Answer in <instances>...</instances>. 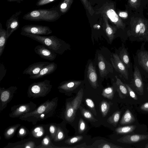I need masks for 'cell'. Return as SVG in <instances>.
Segmentation results:
<instances>
[{"instance_id": "52a82bcc", "label": "cell", "mask_w": 148, "mask_h": 148, "mask_svg": "<svg viewBox=\"0 0 148 148\" xmlns=\"http://www.w3.org/2000/svg\"><path fill=\"white\" fill-rule=\"evenodd\" d=\"M143 42L140 49L137 50L134 57V64L137 67L143 77L148 79V51Z\"/></svg>"}, {"instance_id": "c3c4849f", "label": "cell", "mask_w": 148, "mask_h": 148, "mask_svg": "<svg viewBox=\"0 0 148 148\" xmlns=\"http://www.w3.org/2000/svg\"><path fill=\"white\" fill-rule=\"evenodd\" d=\"M127 89L128 93L130 96L134 100H136L138 99L137 96L131 88L129 84H125Z\"/></svg>"}, {"instance_id": "7dc6e473", "label": "cell", "mask_w": 148, "mask_h": 148, "mask_svg": "<svg viewBox=\"0 0 148 148\" xmlns=\"http://www.w3.org/2000/svg\"><path fill=\"white\" fill-rule=\"evenodd\" d=\"M6 69L3 63L0 64V82L5 75Z\"/></svg>"}, {"instance_id": "f907efd6", "label": "cell", "mask_w": 148, "mask_h": 148, "mask_svg": "<svg viewBox=\"0 0 148 148\" xmlns=\"http://www.w3.org/2000/svg\"><path fill=\"white\" fill-rule=\"evenodd\" d=\"M56 0H38L36 5L38 6H42Z\"/></svg>"}, {"instance_id": "ac0fdd59", "label": "cell", "mask_w": 148, "mask_h": 148, "mask_svg": "<svg viewBox=\"0 0 148 148\" xmlns=\"http://www.w3.org/2000/svg\"><path fill=\"white\" fill-rule=\"evenodd\" d=\"M148 139V135L144 134L128 135L124 136L117 140L120 143L132 144Z\"/></svg>"}, {"instance_id": "6da1fadb", "label": "cell", "mask_w": 148, "mask_h": 148, "mask_svg": "<svg viewBox=\"0 0 148 148\" xmlns=\"http://www.w3.org/2000/svg\"><path fill=\"white\" fill-rule=\"evenodd\" d=\"M126 24V34L130 41L148 42V19L143 12L133 11Z\"/></svg>"}, {"instance_id": "9a60e30c", "label": "cell", "mask_w": 148, "mask_h": 148, "mask_svg": "<svg viewBox=\"0 0 148 148\" xmlns=\"http://www.w3.org/2000/svg\"><path fill=\"white\" fill-rule=\"evenodd\" d=\"M119 50V53L117 54L119 58L127 69L133 72L132 64L131 61L127 48H126L124 44L122 43L121 47Z\"/></svg>"}, {"instance_id": "ab89813d", "label": "cell", "mask_w": 148, "mask_h": 148, "mask_svg": "<svg viewBox=\"0 0 148 148\" xmlns=\"http://www.w3.org/2000/svg\"><path fill=\"white\" fill-rule=\"evenodd\" d=\"M65 138L64 132L61 128L59 126H57V133L56 136L53 140L56 142L60 141L63 140Z\"/></svg>"}, {"instance_id": "ba28073f", "label": "cell", "mask_w": 148, "mask_h": 148, "mask_svg": "<svg viewBox=\"0 0 148 148\" xmlns=\"http://www.w3.org/2000/svg\"><path fill=\"white\" fill-rule=\"evenodd\" d=\"M113 58L111 59L112 66L120 76L124 80H131L133 72L130 71L119 58L117 53H113Z\"/></svg>"}, {"instance_id": "d590c367", "label": "cell", "mask_w": 148, "mask_h": 148, "mask_svg": "<svg viewBox=\"0 0 148 148\" xmlns=\"http://www.w3.org/2000/svg\"><path fill=\"white\" fill-rule=\"evenodd\" d=\"M51 140L49 136H46L42 140L41 144L37 147V148H54L51 144L52 143Z\"/></svg>"}, {"instance_id": "7c38bea8", "label": "cell", "mask_w": 148, "mask_h": 148, "mask_svg": "<svg viewBox=\"0 0 148 148\" xmlns=\"http://www.w3.org/2000/svg\"><path fill=\"white\" fill-rule=\"evenodd\" d=\"M133 76L130 82L131 85L140 93L144 92V83L143 77L137 66L134 64Z\"/></svg>"}, {"instance_id": "8992f818", "label": "cell", "mask_w": 148, "mask_h": 148, "mask_svg": "<svg viewBox=\"0 0 148 148\" xmlns=\"http://www.w3.org/2000/svg\"><path fill=\"white\" fill-rule=\"evenodd\" d=\"M52 85L50 81L48 79L34 82L28 87L27 90V96L29 98H36L44 97L51 91Z\"/></svg>"}, {"instance_id": "e575fe53", "label": "cell", "mask_w": 148, "mask_h": 148, "mask_svg": "<svg viewBox=\"0 0 148 148\" xmlns=\"http://www.w3.org/2000/svg\"><path fill=\"white\" fill-rule=\"evenodd\" d=\"M73 0H63L60 5V12L64 14L66 13L69 9L72 4Z\"/></svg>"}, {"instance_id": "d4e9b609", "label": "cell", "mask_w": 148, "mask_h": 148, "mask_svg": "<svg viewBox=\"0 0 148 148\" xmlns=\"http://www.w3.org/2000/svg\"><path fill=\"white\" fill-rule=\"evenodd\" d=\"M76 112V111L72 106L70 102H66L64 112V117L65 120L69 122H72L75 119Z\"/></svg>"}, {"instance_id": "681fc988", "label": "cell", "mask_w": 148, "mask_h": 148, "mask_svg": "<svg viewBox=\"0 0 148 148\" xmlns=\"http://www.w3.org/2000/svg\"><path fill=\"white\" fill-rule=\"evenodd\" d=\"M85 102L88 107L92 110L96 111L94 103L92 100L90 98H86Z\"/></svg>"}, {"instance_id": "f1b7e54d", "label": "cell", "mask_w": 148, "mask_h": 148, "mask_svg": "<svg viewBox=\"0 0 148 148\" xmlns=\"http://www.w3.org/2000/svg\"><path fill=\"white\" fill-rule=\"evenodd\" d=\"M135 119L129 109L126 110L120 121V123L121 125H127L134 122Z\"/></svg>"}, {"instance_id": "e0dca14e", "label": "cell", "mask_w": 148, "mask_h": 148, "mask_svg": "<svg viewBox=\"0 0 148 148\" xmlns=\"http://www.w3.org/2000/svg\"><path fill=\"white\" fill-rule=\"evenodd\" d=\"M50 62H39L31 64L26 68L23 72V74L30 76L38 74L44 67L48 65Z\"/></svg>"}, {"instance_id": "8fae6325", "label": "cell", "mask_w": 148, "mask_h": 148, "mask_svg": "<svg viewBox=\"0 0 148 148\" xmlns=\"http://www.w3.org/2000/svg\"><path fill=\"white\" fill-rule=\"evenodd\" d=\"M21 32L38 35H48L52 31L48 26L36 25H27L21 28Z\"/></svg>"}, {"instance_id": "f6af8a7d", "label": "cell", "mask_w": 148, "mask_h": 148, "mask_svg": "<svg viewBox=\"0 0 148 148\" xmlns=\"http://www.w3.org/2000/svg\"><path fill=\"white\" fill-rule=\"evenodd\" d=\"M96 147L98 148H122L123 147L108 142L101 143Z\"/></svg>"}, {"instance_id": "816d5d0a", "label": "cell", "mask_w": 148, "mask_h": 148, "mask_svg": "<svg viewBox=\"0 0 148 148\" xmlns=\"http://www.w3.org/2000/svg\"><path fill=\"white\" fill-rule=\"evenodd\" d=\"M140 109L143 110L148 111V102L142 105L140 107Z\"/></svg>"}, {"instance_id": "f35d334b", "label": "cell", "mask_w": 148, "mask_h": 148, "mask_svg": "<svg viewBox=\"0 0 148 148\" xmlns=\"http://www.w3.org/2000/svg\"><path fill=\"white\" fill-rule=\"evenodd\" d=\"M110 108V104L106 101H103L101 103L100 108L102 116H106Z\"/></svg>"}, {"instance_id": "60d3db41", "label": "cell", "mask_w": 148, "mask_h": 148, "mask_svg": "<svg viewBox=\"0 0 148 148\" xmlns=\"http://www.w3.org/2000/svg\"><path fill=\"white\" fill-rule=\"evenodd\" d=\"M29 132V130L26 127L21 126L18 130L17 136L18 138L23 139L27 136Z\"/></svg>"}, {"instance_id": "9f6ffc18", "label": "cell", "mask_w": 148, "mask_h": 148, "mask_svg": "<svg viewBox=\"0 0 148 148\" xmlns=\"http://www.w3.org/2000/svg\"><path fill=\"white\" fill-rule=\"evenodd\" d=\"M147 88L148 89V85L147 86Z\"/></svg>"}, {"instance_id": "277c9868", "label": "cell", "mask_w": 148, "mask_h": 148, "mask_svg": "<svg viewBox=\"0 0 148 148\" xmlns=\"http://www.w3.org/2000/svg\"><path fill=\"white\" fill-rule=\"evenodd\" d=\"M60 16L59 12L54 9H39L28 12L23 16V18L31 21L53 22L58 20Z\"/></svg>"}, {"instance_id": "4316f807", "label": "cell", "mask_w": 148, "mask_h": 148, "mask_svg": "<svg viewBox=\"0 0 148 148\" xmlns=\"http://www.w3.org/2000/svg\"><path fill=\"white\" fill-rule=\"evenodd\" d=\"M8 39L6 30L3 28L0 23V57L3 53Z\"/></svg>"}, {"instance_id": "bcb514c9", "label": "cell", "mask_w": 148, "mask_h": 148, "mask_svg": "<svg viewBox=\"0 0 148 148\" xmlns=\"http://www.w3.org/2000/svg\"><path fill=\"white\" fill-rule=\"evenodd\" d=\"M86 128V125L85 122L82 119H79L78 124V133L81 134L83 133Z\"/></svg>"}, {"instance_id": "7bdbcfd3", "label": "cell", "mask_w": 148, "mask_h": 148, "mask_svg": "<svg viewBox=\"0 0 148 148\" xmlns=\"http://www.w3.org/2000/svg\"><path fill=\"white\" fill-rule=\"evenodd\" d=\"M83 138V137L82 136H76L66 139L64 142L66 144L71 145L80 141Z\"/></svg>"}, {"instance_id": "8d00e7d4", "label": "cell", "mask_w": 148, "mask_h": 148, "mask_svg": "<svg viewBox=\"0 0 148 148\" xmlns=\"http://www.w3.org/2000/svg\"><path fill=\"white\" fill-rule=\"evenodd\" d=\"M114 89L113 87H109L103 90L102 95L105 98L112 100L114 97Z\"/></svg>"}, {"instance_id": "b9f144b4", "label": "cell", "mask_w": 148, "mask_h": 148, "mask_svg": "<svg viewBox=\"0 0 148 148\" xmlns=\"http://www.w3.org/2000/svg\"><path fill=\"white\" fill-rule=\"evenodd\" d=\"M86 10L90 15L92 16L95 13V11L88 0H80Z\"/></svg>"}, {"instance_id": "11a10c76", "label": "cell", "mask_w": 148, "mask_h": 148, "mask_svg": "<svg viewBox=\"0 0 148 148\" xmlns=\"http://www.w3.org/2000/svg\"><path fill=\"white\" fill-rule=\"evenodd\" d=\"M147 5H148V0L147 3Z\"/></svg>"}, {"instance_id": "7402d4cb", "label": "cell", "mask_w": 148, "mask_h": 148, "mask_svg": "<svg viewBox=\"0 0 148 148\" xmlns=\"http://www.w3.org/2000/svg\"><path fill=\"white\" fill-rule=\"evenodd\" d=\"M148 0H127V5L133 11L143 12Z\"/></svg>"}, {"instance_id": "ffe728a7", "label": "cell", "mask_w": 148, "mask_h": 148, "mask_svg": "<svg viewBox=\"0 0 148 148\" xmlns=\"http://www.w3.org/2000/svg\"><path fill=\"white\" fill-rule=\"evenodd\" d=\"M87 77L92 87L94 88H96L98 86L97 76L95 68L92 62L89 63L88 67Z\"/></svg>"}, {"instance_id": "4dcf8cb0", "label": "cell", "mask_w": 148, "mask_h": 148, "mask_svg": "<svg viewBox=\"0 0 148 148\" xmlns=\"http://www.w3.org/2000/svg\"><path fill=\"white\" fill-rule=\"evenodd\" d=\"M45 133V129L44 126L42 125H39L34 127L30 132L31 135L36 138L42 137Z\"/></svg>"}, {"instance_id": "44dd1931", "label": "cell", "mask_w": 148, "mask_h": 148, "mask_svg": "<svg viewBox=\"0 0 148 148\" xmlns=\"http://www.w3.org/2000/svg\"><path fill=\"white\" fill-rule=\"evenodd\" d=\"M35 142L29 139L14 143H9L5 148H37Z\"/></svg>"}, {"instance_id": "f546056e", "label": "cell", "mask_w": 148, "mask_h": 148, "mask_svg": "<svg viewBox=\"0 0 148 148\" xmlns=\"http://www.w3.org/2000/svg\"><path fill=\"white\" fill-rule=\"evenodd\" d=\"M21 125L19 124L13 125L8 127L5 129L3 136L6 139H9L13 137L17 129Z\"/></svg>"}, {"instance_id": "603a6c76", "label": "cell", "mask_w": 148, "mask_h": 148, "mask_svg": "<svg viewBox=\"0 0 148 148\" xmlns=\"http://www.w3.org/2000/svg\"><path fill=\"white\" fill-rule=\"evenodd\" d=\"M102 15L105 26V33L108 37L110 42H111L114 39L115 34L118 28L116 26H112L109 23L107 16L104 14H101Z\"/></svg>"}, {"instance_id": "db71d44e", "label": "cell", "mask_w": 148, "mask_h": 148, "mask_svg": "<svg viewBox=\"0 0 148 148\" xmlns=\"http://www.w3.org/2000/svg\"><path fill=\"white\" fill-rule=\"evenodd\" d=\"M145 147L146 148H148V144H147L145 146Z\"/></svg>"}, {"instance_id": "5bb4252c", "label": "cell", "mask_w": 148, "mask_h": 148, "mask_svg": "<svg viewBox=\"0 0 148 148\" xmlns=\"http://www.w3.org/2000/svg\"><path fill=\"white\" fill-rule=\"evenodd\" d=\"M34 50L41 58L51 61L54 60L57 55L56 53L42 45L36 46Z\"/></svg>"}, {"instance_id": "74e56055", "label": "cell", "mask_w": 148, "mask_h": 148, "mask_svg": "<svg viewBox=\"0 0 148 148\" xmlns=\"http://www.w3.org/2000/svg\"><path fill=\"white\" fill-rule=\"evenodd\" d=\"M80 110L82 115L86 119L92 122H95L97 121V120L95 119L92 114L88 110L82 108Z\"/></svg>"}, {"instance_id": "4fadbf2b", "label": "cell", "mask_w": 148, "mask_h": 148, "mask_svg": "<svg viewBox=\"0 0 148 148\" xmlns=\"http://www.w3.org/2000/svg\"><path fill=\"white\" fill-rule=\"evenodd\" d=\"M22 12L21 10L17 12L7 20L6 27L8 39L12 34L19 27V17Z\"/></svg>"}, {"instance_id": "30bf717a", "label": "cell", "mask_w": 148, "mask_h": 148, "mask_svg": "<svg viewBox=\"0 0 148 148\" xmlns=\"http://www.w3.org/2000/svg\"><path fill=\"white\" fill-rule=\"evenodd\" d=\"M17 89V87L14 86L7 88L0 87V112L7 107L8 103L12 100Z\"/></svg>"}, {"instance_id": "3957f363", "label": "cell", "mask_w": 148, "mask_h": 148, "mask_svg": "<svg viewBox=\"0 0 148 148\" xmlns=\"http://www.w3.org/2000/svg\"><path fill=\"white\" fill-rule=\"evenodd\" d=\"M21 34L37 41L59 55L62 54L69 47L67 43L55 36H41L21 32Z\"/></svg>"}, {"instance_id": "d6986e66", "label": "cell", "mask_w": 148, "mask_h": 148, "mask_svg": "<svg viewBox=\"0 0 148 148\" xmlns=\"http://www.w3.org/2000/svg\"><path fill=\"white\" fill-rule=\"evenodd\" d=\"M57 67V64L54 62H50L47 66L43 67L37 75L30 76L29 78L36 79L40 78L47 75L51 74L54 72Z\"/></svg>"}, {"instance_id": "cb8c5ba5", "label": "cell", "mask_w": 148, "mask_h": 148, "mask_svg": "<svg viewBox=\"0 0 148 148\" xmlns=\"http://www.w3.org/2000/svg\"><path fill=\"white\" fill-rule=\"evenodd\" d=\"M106 61L101 54H99L97 59L98 66L100 75L102 77L106 76L108 73Z\"/></svg>"}, {"instance_id": "d6a6232c", "label": "cell", "mask_w": 148, "mask_h": 148, "mask_svg": "<svg viewBox=\"0 0 148 148\" xmlns=\"http://www.w3.org/2000/svg\"><path fill=\"white\" fill-rule=\"evenodd\" d=\"M121 112L117 111L114 112L111 116H110L107 120V121L109 123L116 127L120 119Z\"/></svg>"}, {"instance_id": "f5cc1de1", "label": "cell", "mask_w": 148, "mask_h": 148, "mask_svg": "<svg viewBox=\"0 0 148 148\" xmlns=\"http://www.w3.org/2000/svg\"><path fill=\"white\" fill-rule=\"evenodd\" d=\"M24 0H7V1L8 2H16L17 3H20Z\"/></svg>"}, {"instance_id": "484cf974", "label": "cell", "mask_w": 148, "mask_h": 148, "mask_svg": "<svg viewBox=\"0 0 148 148\" xmlns=\"http://www.w3.org/2000/svg\"><path fill=\"white\" fill-rule=\"evenodd\" d=\"M116 79L115 84L119 95L122 98H125L128 93L127 89L125 84H124L117 75L115 76Z\"/></svg>"}, {"instance_id": "1f68e13d", "label": "cell", "mask_w": 148, "mask_h": 148, "mask_svg": "<svg viewBox=\"0 0 148 148\" xmlns=\"http://www.w3.org/2000/svg\"><path fill=\"white\" fill-rule=\"evenodd\" d=\"M125 6L126 10H119L117 11V13L119 16L123 21L126 20L127 22L130 19L133 11L127 5Z\"/></svg>"}, {"instance_id": "83f0119b", "label": "cell", "mask_w": 148, "mask_h": 148, "mask_svg": "<svg viewBox=\"0 0 148 148\" xmlns=\"http://www.w3.org/2000/svg\"><path fill=\"white\" fill-rule=\"evenodd\" d=\"M83 89L81 88L75 98L70 102L72 106L76 112L80 106L83 98Z\"/></svg>"}, {"instance_id": "836d02e7", "label": "cell", "mask_w": 148, "mask_h": 148, "mask_svg": "<svg viewBox=\"0 0 148 148\" xmlns=\"http://www.w3.org/2000/svg\"><path fill=\"white\" fill-rule=\"evenodd\" d=\"M136 127V126L134 125L119 127L115 129V131L118 134H125L132 132Z\"/></svg>"}, {"instance_id": "7a4b0ae2", "label": "cell", "mask_w": 148, "mask_h": 148, "mask_svg": "<svg viewBox=\"0 0 148 148\" xmlns=\"http://www.w3.org/2000/svg\"><path fill=\"white\" fill-rule=\"evenodd\" d=\"M58 100V97L51 100L48 99L32 111L21 116L19 119L35 125L38 121L44 120L53 116L57 107Z\"/></svg>"}, {"instance_id": "ee69618b", "label": "cell", "mask_w": 148, "mask_h": 148, "mask_svg": "<svg viewBox=\"0 0 148 148\" xmlns=\"http://www.w3.org/2000/svg\"><path fill=\"white\" fill-rule=\"evenodd\" d=\"M57 126L54 123H51L49 125V130L51 140H53L55 138L57 133Z\"/></svg>"}, {"instance_id": "9c48e42d", "label": "cell", "mask_w": 148, "mask_h": 148, "mask_svg": "<svg viewBox=\"0 0 148 148\" xmlns=\"http://www.w3.org/2000/svg\"><path fill=\"white\" fill-rule=\"evenodd\" d=\"M36 104L32 101L25 103L20 104L12 106L9 116L12 118H19L21 116L34 110Z\"/></svg>"}, {"instance_id": "2e32d148", "label": "cell", "mask_w": 148, "mask_h": 148, "mask_svg": "<svg viewBox=\"0 0 148 148\" xmlns=\"http://www.w3.org/2000/svg\"><path fill=\"white\" fill-rule=\"evenodd\" d=\"M82 81L81 80H70L61 83L58 87L61 92H69L79 87Z\"/></svg>"}, {"instance_id": "5b68a950", "label": "cell", "mask_w": 148, "mask_h": 148, "mask_svg": "<svg viewBox=\"0 0 148 148\" xmlns=\"http://www.w3.org/2000/svg\"><path fill=\"white\" fill-rule=\"evenodd\" d=\"M97 13L105 14L118 29L126 31V24L119 16L116 12L114 4L113 2H106L97 10Z\"/></svg>"}]
</instances>
